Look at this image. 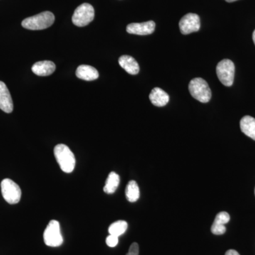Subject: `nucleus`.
I'll use <instances>...</instances> for the list:
<instances>
[{
	"mask_svg": "<svg viewBox=\"0 0 255 255\" xmlns=\"http://www.w3.org/2000/svg\"><path fill=\"white\" fill-rule=\"evenodd\" d=\"M55 21V16L50 11H43L41 14L25 18L21 22L23 28L29 30H43L50 27Z\"/></svg>",
	"mask_w": 255,
	"mask_h": 255,
	"instance_id": "f03ea898",
	"label": "nucleus"
},
{
	"mask_svg": "<svg viewBox=\"0 0 255 255\" xmlns=\"http://www.w3.org/2000/svg\"><path fill=\"white\" fill-rule=\"evenodd\" d=\"M228 2H233V1H237V0H226Z\"/></svg>",
	"mask_w": 255,
	"mask_h": 255,
	"instance_id": "393cba45",
	"label": "nucleus"
},
{
	"mask_svg": "<svg viewBox=\"0 0 255 255\" xmlns=\"http://www.w3.org/2000/svg\"></svg>",
	"mask_w": 255,
	"mask_h": 255,
	"instance_id": "a878e982",
	"label": "nucleus"
},
{
	"mask_svg": "<svg viewBox=\"0 0 255 255\" xmlns=\"http://www.w3.org/2000/svg\"><path fill=\"white\" fill-rule=\"evenodd\" d=\"M189 90L191 95L201 103H207L211 99V89L204 79L196 78L189 82Z\"/></svg>",
	"mask_w": 255,
	"mask_h": 255,
	"instance_id": "7ed1b4c3",
	"label": "nucleus"
},
{
	"mask_svg": "<svg viewBox=\"0 0 255 255\" xmlns=\"http://www.w3.org/2000/svg\"><path fill=\"white\" fill-rule=\"evenodd\" d=\"M200 18L197 14L189 13L183 16L179 21L181 33L184 35L194 33L200 29Z\"/></svg>",
	"mask_w": 255,
	"mask_h": 255,
	"instance_id": "6e6552de",
	"label": "nucleus"
},
{
	"mask_svg": "<svg viewBox=\"0 0 255 255\" xmlns=\"http://www.w3.org/2000/svg\"><path fill=\"white\" fill-rule=\"evenodd\" d=\"M55 65L54 63L49 60H44V61L37 62L32 66V71L35 75L38 76H48L54 73Z\"/></svg>",
	"mask_w": 255,
	"mask_h": 255,
	"instance_id": "9b49d317",
	"label": "nucleus"
},
{
	"mask_svg": "<svg viewBox=\"0 0 255 255\" xmlns=\"http://www.w3.org/2000/svg\"><path fill=\"white\" fill-rule=\"evenodd\" d=\"M235 65L231 60L225 59L219 62L216 67V74L220 82L226 87H231L234 82Z\"/></svg>",
	"mask_w": 255,
	"mask_h": 255,
	"instance_id": "39448f33",
	"label": "nucleus"
},
{
	"mask_svg": "<svg viewBox=\"0 0 255 255\" xmlns=\"http://www.w3.org/2000/svg\"><path fill=\"white\" fill-rule=\"evenodd\" d=\"M94 18L95 9L93 6L88 3H84L75 9L72 20L75 26L82 27L91 23Z\"/></svg>",
	"mask_w": 255,
	"mask_h": 255,
	"instance_id": "423d86ee",
	"label": "nucleus"
},
{
	"mask_svg": "<svg viewBox=\"0 0 255 255\" xmlns=\"http://www.w3.org/2000/svg\"><path fill=\"white\" fill-rule=\"evenodd\" d=\"M155 23L153 21L143 23H132L128 25L127 31L130 34L145 36L150 35L155 31Z\"/></svg>",
	"mask_w": 255,
	"mask_h": 255,
	"instance_id": "1a4fd4ad",
	"label": "nucleus"
},
{
	"mask_svg": "<svg viewBox=\"0 0 255 255\" xmlns=\"http://www.w3.org/2000/svg\"><path fill=\"white\" fill-rule=\"evenodd\" d=\"M76 76L79 79L86 81H93L99 78V73L95 68L90 65H82L77 69Z\"/></svg>",
	"mask_w": 255,
	"mask_h": 255,
	"instance_id": "4468645a",
	"label": "nucleus"
},
{
	"mask_svg": "<svg viewBox=\"0 0 255 255\" xmlns=\"http://www.w3.org/2000/svg\"><path fill=\"white\" fill-rule=\"evenodd\" d=\"M253 41H254V43L255 45V30L254 32H253Z\"/></svg>",
	"mask_w": 255,
	"mask_h": 255,
	"instance_id": "b1692460",
	"label": "nucleus"
},
{
	"mask_svg": "<svg viewBox=\"0 0 255 255\" xmlns=\"http://www.w3.org/2000/svg\"><path fill=\"white\" fill-rule=\"evenodd\" d=\"M225 255H240V254L235 250H229V251L226 252Z\"/></svg>",
	"mask_w": 255,
	"mask_h": 255,
	"instance_id": "5701e85b",
	"label": "nucleus"
},
{
	"mask_svg": "<svg viewBox=\"0 0 255 255\" xmlns=\"http://www.w3.org/2000/svg\"><path fill=\"white\" fill-rule=\"evenodd\" d=\"M240 124L242 132L255 140V119L251 116H246L241 119Z\"/></svg>",
	"mask_w": 255,
	"mask_h": 255,
	"instance_id": "2eb2a0df",
	"label": "nucleus"
},
{
	"mask_svg": "<svg viewBox=\"0 0 255 255\" xmlns=\"http://www.w3.org/2000/svg\"><path fill=\"white\" fill-rule=\"evenodd\" d=\"M126 196L127 200L131 203L138 200L140 197V189L136 182L132 180L128 182L126 188Z\"/></svg>",
	"mask_w": 255,
	"mask_h": 255,
	"instance_id": "f3484780",
	"label": "nucleus"
},
{
	"mask_svg": "<svg viewBox=\"0 0 255 255\" xmlns=\"http://www.w3.org/2000/svg\"><path fill=\"white\" fill-rule=\"evenodd\" d=\"M139 255V246L136 243H133L129 248L128 252L127 255Z\"/></svg>",
	"mask_w": 255,
	"mask_h": 255,
	"instance_id": "4be33fe9",
	"label": "nucleus"
},
{
	"mask_svg": "<svg viewBox=\"0 0 255 255\" xmlns=\"http://www.w3.org/2000/svg\"><path fill=\"white\" fill-rule=\"evenodd\" d=\"M43 240L47 246L56 248L63 243V238L60 232V223L55 220H52L43 233Z\"/></svg>",
	"mask_w": 255,
	"mask_h": 255,
	"instance_id": "20e7f679",
	"label": "nucleus"
},
{
	"mask_svg": "<svg viewBox=\"0 0 255 255\" xmlns=\"http://www.w3.org/2000/svg\"><path fill=\"white\" fill-rule=\"evenodd\" d=\"M119 63L130 75H137L140 71V67L136 60L129 55L121 56L119 59Z\"/></svg>",
	"mask_w": 255,
	"mask_h": 255,
	"instance_id": "ddd939ff",
	"label": "nucleus"
},
{
	"mask_svg": "<svg viewBox=\"0 0 255 255\" xmlns=\"http://www.w3.org/2000/svg\"><path fill=\"white\" fill-rule=\"evenodd\" d=\"M127 228L128 223L125 221H117L111 225L109 228V233L110 235L119 237L125 233Z\"/></svg>",
	"mask_w": 255,
	"mask_h": 255,
	"instance_id": "a211bd4d",
	"label": "nucleus"
},
{
	"mask_svg": "<svg viewBox=\"0 0 255 255\" xmlns=\"http://www.w3.org/2000/svg\"><path fill=\"white\" fill-rule=\"evenodd\" d=\"M54 155L60 169L65 173H71L75 169V155L69 147L64 144H58L54 148Z\"/></svg>",
	"mask_w": 255,
	"mask_h": 255,
	"instance_id": "f257e3e1",
	"label": "nucleus"
},
{
	"mask_svg": "<svg viewBox=\"0 0 255 255\" xmlns=\"http://www.w3.org/2000/svg\"><path fill=\"white\" fill-rule=\"evenodd\" d=\"M13 109L14 105L9 90L4 82L0 81V110L5 113L10 114Z\"/></svg>",
	"mask_w": 255,
	"mask_h": 255,
	"instance_id": "9d476101",
	"label": "nucleus"
},
{
	"mask_svg": "<svg viewBox=\"0 0 255 255\" xmlns=\"http://www.w3.org/2000/svg\"><path fill=\"white\" fill-rule=\"evenodd\" d=\"M106 243L107 246L110 248H114L118 245L119 237L117 236H113V235H110L106 239Z\"/></svg>",
	"mask_w": 255,
	"mask_h": 255,
	"instance_id": "412c9836",
	"label": "nucleus"
},
{
	"mask_svg": "<svg viewBox=\"0 0 255 255\" xmlns=\"http://www.w3.org/2000/svg\"><path fill=\"white\" fill-rule=\"evenodd\" d=\"M230 219H231V218H230V215L228 214V213L226 212V211H222V212H220L219 214L216 215L214 223L225 226L226 223L229 222Z\"/></svg>",
	"mask_w": 255,
	"mask_h": 255,
	"instance_id": "6ab92c4d",
	"label": "nucleus"
},
{
	"mask_svg": "<svg viewBox=\"0 0 255 255\" xmlns=\"http://www.w3.org/2000/svg\"><path fill=\"white\" fill-rule=\"evenodd\" d=\"M226 231V228L225 226H221V225L216 224V223H213L212 226H211V232L213 234L220 235L224 234Z\"/></svg>",
	"mask_w": 255,
	"mask_h": 255,
	"instance_id": "aec40b11",
	"label": "nucleus"
},
{
	"mask_svg": "<svg viewBox=\"0 0 255 255\" xmlns=\"http://www.w3.org/2000/svg\"><path fill=\"white\" fill-rule=\"evenodd\" d=\"M1 190L4 200L9 204H16L19 202L21 190L14 181L10 179H3L1 182Z\"/></svg>",
	"mask_w": 255,
	"mask_h": 255,
	"instance_id": "0eeeda50",
	"label": "nucleus"
},
{
	"mask_svg": "<svg viewBox=\"0 0 255 255\" xmlns=\"http://www.w3.org/2000/svg\"><path fill=\"white\" fill-rule=\"evenodd\" d=\"M119 183H120V177L119 174L114 172H110L106 181L104 191L107 194H114L118 189Z\"/></svg>",
	"mask_w": 255,
	"mask_h": 255,
	"instance_id": "dca6fc26",
	"label": "nucleus"
},
{
	"mask_svg": "<svg viewBox=\"0 0 255 255\" xmlns=\"http://www.w3.org/2000/svg\"><path fill=\"white\" fill-rule=\"evenodd\" d=\"M151 103L157 107H164L169 101V97L167 92L159 87H155L151 91L149 96Z\"/></svg>",
	"mask_w": 255,
	"mask_h": 255,
	"instance_id": "f8f14e48",
	"label": "nucleus"
}]
</instances>
